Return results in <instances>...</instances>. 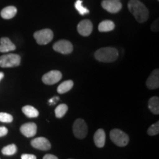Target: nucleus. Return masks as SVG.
Listing matches in <instances>:
<instances>
[{
	"instance_id": "2eb2a0df",
	"label": "nucleus",
	"mask_w": 159,
	"mask_h": 159,
	"mask_svg": "<svg viewBox=\"0 0 159 159\" xmlns=\"http://www.w3.org/2000/svg\"><path fill=\"white\" fill-rule=\"evenodd\" d=\"M94 144L97 148H102L105 144V133L102 129H98L94 136Z\"/></svg>"
},
{
	"instance_id": "1a4fd4ad",
	"label": "nucleus",
	"mask_w": 159,
	"mask_h": 159,
	"mask_svg": "<svg viewBox=\"0 0 159 159\" xmlns=\"http://www.w3.org/2000/svg\"><path fill=\"white\" fill-rule=\"evenodd\" d=\"M102 7L109 13H116L121 11L122 5L119 0H103Z\"/></svg>"
},
{
	"instance_id": "4be33fe9",
	"label": "nucleus",
	"mask_w": 159,
	"mask_h": 159,
	"mask_svg": "<svg viewBox=\"0 0 159 159\" xmlns=\"http://www.w3.org/2000/svg\"><path fill=\"white\" fill-rule=\"evenodd\" d=\"M16 146L14 144H12L3 148L2 150V152L5 156H12V155H14L16 152Z\"/></svg>"
},
{
	"instance_id": "7ed1b4c3",
	"label": "nucleus",
	"mask_w": 159,
	"mask_h": 159,
	"mask_svg": "<svg viewBox=\"0 0 159 159\" xmlns=\"http://www.w3.org/2000/svg\"><path fill=\"white\" fill-rule=\"evenodd\" d=\"M21 63V57L17 54H7L0 57V66L2 68L19 66Z\"/></svg>"
},
{
	"instance_id": "c756f323",
	"label": "nucleus",
	"mask_w": 159,
	"mask_h": 159,
	"mask_svg": "<svg viewBox=\"0 0 159 159\" xmlns=\"http://www.w3.org/2000/svg\"><path fill=\"white\" fill-rule=\"evenodd\" d=\"M43 159H58V158H57V157L54 156V155L47 154L43 157Z\"/></svg>"
},
{
	"instance_id": "39448f33",
	"label": "nucleus",
	"mask_w": 159,
	"mask_h": 159,
	"mask_svg": "<svg viewBox=\"0 0 159 159\" xmlns=\"http://www.w3.org/2000/svg\"><path fill=\"white\" fill-rule=\"evenodd\" d=\"M33 36L39 45H46L51 42L54 35L50 29H43L35 32Z\"/></svg>"
},
{
	"instance_id": "f03ea898",
	"label": "nucleus",
	"mask_w": 159,
	"mask_h": 159,
	"mask_svg": "<svg viewBox=\"0 0 159 159\" xmlns=\"http://www.w3.org/2000/svg\"><path fill=\"white\" fill-rule=\"evenodd\" d=\"M95 58L100 62L111 63L118 58L119 52L114 47H103L95 52Z\"/></svg>"
},
{
	"instance_id": "473e14b6",
	"label": "nucleus",
	"mask_w": 159,
	"mask_h": 159,
	"mask_svg": "<svg viewBox=\"0 0 159 159\" xmlns=\"http://www.w3.org/2000/svg\"><path fill=\"white\" fill-rule=\"evenodd\" d=\"M158 1H159V0H158Z\"/></svg>"
},
{
	"instance_id": "bb28decb",
	"label": "nucleus",
	"mask_w": 159,
	"mask_h": 159,
	"mask_svg": "<svg viewBox=\"0 0 159 159\" xmlns=\"http://www.w3.org/2000/svg\"><path fill=\"white\" fill-rule=\"evenodd\" d=\"M8 133V130L5 127H0V137L5 136Z\"/></svg>"
},
{
	"instance_id": "412c9836",
	"label": "nucleus",
	"mask_w": 159,
	"mask_h": 159,
	"mask_svg": "<svg viewBox=\"0 0 159 159\" xmlns=\"http://www.w3.org/2000/svg\"><path fill=\"white\" fill-rule=\"evenodd\" d=\"M68 111V106L66 104H61L56 107L55 110V114L57 118H62Z\"/></svg>"
},
{
	"instance_id": "f257e3e1",
	"label": "nucleus",
	"mask_w": 159,
	"mask_h": 159,
	"mask_svg": "<svg viewBox=\"0 0 159 159\" xmlns=\"http://www.w3.org/2000/svg\"><path fill=\"white\" fill-rule=\"evenodd\" d=\"M129 11L139 23H144L149 18V11L139 0H130L128 3Z\"/></svg>"
},
{
	"instance_id": "f8f14e48",
	"label": "nucleus",
	"mask_w": 159,
	"mask_h": 159,
	"mask_svg": "<svg viewBox=\"0 0 159 159\" xmlns=\"http://www.w3.org/2000/svg\"><path fill=\"white\" fill-rule=\"evenodd\" d=\"M20 131L24 136L30 138V137L34 136L37 132V125L34 122L25 123L22 125L20 128Z\"/></svg>"
},
{
	"instance_id": "c85d7f7f",
	"label": "nucleus",
	"mask_w": 159,
	"mask_h": 159,
	"mask_svg": "<svg viewBox=\"0 0 159 159\" xmlns=\"http://www.w3.org/2000/svg\"><path fill=\"white\" fill-rule=\"evenodd\" d=\"M59 100V97H54L53 98L50 99L49 100V103L51 105H55L56 104V102L57 101Z\"/></svg>"
},
{
	"instance_id": "5701e85b",
	"label": "nucleus",
	"mask_w": 159,
	"mask_h": 159,
	"mask_svg": "<svg viewBox=\"0 0 159 159\" xmlns=\"http://www.w3.org/2000/svg\"><path fill=\"white\" fill-rule=\"evenodd\" d=\"M75 7L80 15L83 16V15L88 14V13H89V10L83 5L82 0H77L75 4Z\"/></svg>"
},
{
	"instance_id": "20e7f679",
	"label": "nucleus",
	"mask_w": 159,
	"mask_h": 159,
	"mask_svg": "<svg viewBox=\"0 0 159 159\" xmlns=\"http://www.w3.org/2000/svg\"><path fill=\"white\" fill-rule=\"evenodd\" d=\"M110 138L115 144L119 147H125L128 144L129 137L119 129H114L111 131Z\"/></svg>"
},
{
	"instance_id": "ddd939ff",
	"label": "nucleus",
	"mask_w": 159,
	"mask_h": 159,
	"mask_svg": "<svg viewBox=\"0 0 159 159\" xmlns=\"http://www.w3.org/2000/svg\"><path fill=\"white\" fill-rule=\"evenodd\" d=\"M147 87L149 89H156L159 87V70L158 69H155V70L151 73L150 77L147 80L146 82Z\"/></svg>"
},
{
	"instance_id": "6e6552de",
	"label": "nucleus",
	"mask_w": 159,
	"mask_h": 159,
	"mask_svg": "<svg viewBox=\"0 0 159 159\" xmlns=\"http://www.w3.org/2000/svg\"><path fill=\"white\" fill-rule=\"evenodd\" d=\"M62 78V73L60 71L52 70L43 75L42 81L46 85H54Z\"/></svg>"
},
{
	"instance_id": "7c9ffc66",
	"label": "nucleus",
	"mask_w": 159,
	"mask_h": 159,
	"mask_svg": "<svg viewBox=\"0 0 159 159\" xmlns=\"http://www.w3.org/2000/svg\"><path fill=\"white\" fill-rule=\"evenodd\" d=\"M4 77V73L3 72H0V80L2 79Z\"/></svg>"
},
{
	"instance_id": "423d86ee",
	"label": "nucleus",
	"mask_w": 159,
	"mask_h": 159,
	"mask_svg": "<svg viewBox=\"0 0 159 159\" xmlns=\"http://www.w3.org/2000/svg\"><path fill=\"white\" fill-rule=\"evenodd\" d=\"M88 127L86 123L82 119H77L73 125V134L77 139H82L86 136Z\"/></svg>"
},
{
	"instance_id": "a211bd4d",
	"label": "nucleus",
	"mask_w": 159,
	"mask_h": 159,
	"mask_svg": "<svg viewBox=\"0 0 159 159\" xmlns=\"http://www.w3.org/2000/svg\"><path fill=\"white\" fill-rule=\"evenodd\" d=\"M22 112L29 118H36L39 116V112L36 108L31 105H25L22 108Z\"/></svg>"
},
{
	"instance_id": "6ab92c4d",
	"label": "nucleus",
	"mask_w": 159,
	"mask_h": 159,
	"mask_svg": "<svg viewBox=\"0 0 159 159\" xmlns=\"http://www.w3.org/2000/svg\"><path fill=\"white\" fill-rule=\"evenodd\" d=\"M73 85H74V83L72 80H66L58 85L57 89V93L58 94H65L72 89Z\"/></svg>"
},
{
	"instance_id": "b1692460",
	"label": "nucleus",
	"mask_w": 159,
	"mask_h": 159,
	"mask_svg": "<svg viewBox=\"0 0 159 159\" xmlns=\"http://www.w3.org/2000/svg\"><path fill=\"white\" fill-rule=\"evenodd\" d=\"M159 133V122H156L152 125L148 130V134L150 136H156Z\"/></svg>"
},
{
	"instance_id": "9d476101",
	"label": "nucleus",
	"mask_w": 159,
	"mask_h": 159,
	"mask_svg": "<svg viewBox=\"0 0 159 159\" xmlns=\"http://www.w3.org/2000/svg\"><path fill=\"white\" fill-rule=\"evenodd\" d=\"M31 145L33 148L41 150H49L51 148L50 142L44 137H38L31 141Z\"/></svg>"
},
{
	"instance_id": "2f4dec72",
	"label": "nucleus",
	"mask_w": 159,
	"mask_h": 159,
	"mask_svg": "<svg viewBox=\"0 0 159 159\" xmlns=\"http://www.w3.org/2000/svg\"><path fill=\"white\" fill-rule=\"evenodd\" d=\"M69 159H71V158H69Z\"/></svg>"
},
{
	"instance_id": "f3484780",
	"label": "nucleus",
	"mask_w": 159,
	"mask_h": 159,
	"mask_svg": "<svg viewBox=\"0 0 159 159\" xmlns=\"http://www.w3.org/2000/svg\"><path fill=\"white\" fill-rule=\"evenodd\" d=\"M148 108L153 114H159V98L158 97H152L148 102Z\"/></svg>"
},
{
	"instance_id": "72a5a7b5",
	"label": "nucleus",
	"mask_w": 159,
	"mask_h": 159,
	"mask_svg": "<svg viewBox=\"0 0 159 159\" xmlns=\"http://www.w3.org/2000/svg\"></svg>"
},
{
	"instance_id": "cd10ccee",
	"label": "nucleus",
	"mask_w": 159,
	"mask_h": 159,
	"mask_svg": "<svg viewBox=\"0 0 159 159\" xmlns=\"http://www.w3.org/2000/svg\"><path fill=\"white\" fill-rule=\"evenodd\" d=\"M21 158V159H36V156L31 154H23Z\"/></svg>"
},
{
	"instance_id": "393cba45",
	"label": "nucleus",
	"mask_w": 159,
	"mask_h": 159,
	"mask_svg": "<svg viewBox=\"0 0 159 159\" xmlns=\"http://www.w3.org/2000/svg\"><path fill=\"white\" fill-rule=\"evenodd\" d=\"M13 116H12V115L7 114V113H0V122H1L10 123L13 122Z\"/></svg>"
},
{
	"instance_id": "0eeeda50",
	"label": "nucleus",
	"mask_w": 159,
	"mask_h": 159,
	"mask_svg": "<svg viewBox=\"0 0 159 159\" xmlns=\"http://www.w3.org/2000/svg\"><path fill=\"white\" fill-rule=\"evenodd\" d=\"M53 49L61 54L68 55L72 52L73 46L70 41L66 40H60L53 45Z\"/></svg>"
},
{
	"instance_id": "a878e982",
	"label": "nucleus",
	"mask_w": 159,
	"mask_h": 159,
	"mask_svg": "<svg viewBox=\"0 0 159 159\" xmlns=\"http://www.w3.org/2000/svg\"><path fill=\"white\" fill-rule=\"evenodd\" d=\"M151 30L153 32H158V19H157L156 21L152 23V26H151Z\"/></svg>"
},
{
	"instance_id": "4468645a",
	"label": "nucleus",
	"mask_w": 159,
	"mask_h": 159,
	"mask_svg": "<svg viewBox=\"0 0 159 159\" xmlns=\"http://www.w3.org/2000/svg\"><path fill=\"white\" fill-rule=\"evenodd\" d=\"M16 46L8 38H2L0 39V52H8L14 51Z\"/></svg>"
},
{
	"instance_id": "aec40b11",
	"label": "nucleus",
	"mask_w": 159,
	"mask_h": 159,
	"mask_svg": "<svg viewBox=\"0 0 159 159\" xmlns=\"http://www.w3.org/2000/svg\"><path fill=\"white\" fill-rule=\"evenodd\" d=\"M115 28V24L110 20H105L99 23L98 29L99 32H109Z\"/></svg>"
},
{
	"instance_id": "dca6fc26",
	"label": "nucleus",
	"mask_w": 159,
	"mask_h": 159,
	"mask_svg": "<svg viewBox=\"0 0 159 159\" xmlns=\"http://www.w3.org/2000/svg\"><path fill=\"white\" fill-rule=\"evenodd\" d=\"M17 9L14 6H8L2 10L1 16L4 19H11L16 15Z\"/></svg>"
},
{
	"instance_id": "9b49d317",
	"label": "nucleus",
	"mask_w": 159,
	"mask_h": 159,
	"mask_svg": "<svg viewBox=\"0 0 159 159\" xmlns=\"http://www.w3.org/2000/svg\"><path fill=\"white\" fill-rule=\"evenodd\" d=\"M92 30L93 25L90 20H83L77 25V31L83 36H89L92 33Z\"/></svg>"
}]
</instances>
